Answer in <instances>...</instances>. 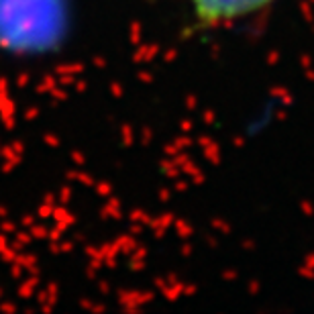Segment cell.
I'll use <instances>...</instances> for the list:
<instances>
[{
  "mask_svg": "<svg viewBox=\"0 0 314 314\" xmlns=\"http://www.w3.org/2000/svg\"><path fill=\"white\" fill-rule=\"evenodd\" d=\"M196 17L206 25L229 23L247 15H253L274 0H190Z\"/></svg>",
  "mask_w": 314,
  "mask_h": 314,
  "instance_id": "6da1fadb",
  "label": "cell"
}]
</instances>
